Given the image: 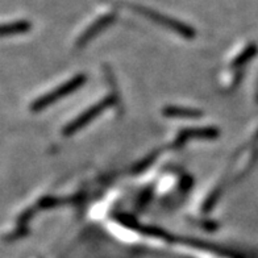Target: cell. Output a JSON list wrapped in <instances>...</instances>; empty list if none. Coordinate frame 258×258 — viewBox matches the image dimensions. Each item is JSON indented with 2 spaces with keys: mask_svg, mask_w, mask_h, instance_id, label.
<instances>
[{
  "mask_svg": "<svg viewBox=\"0 0 258 258\" xmlns=\"http://www.w3.org/2000/svg\"><path fill=\"white\" fill-rule=\"evenodd\" d=\"M27 28H28L27 23H24V21H17V23L10 25V27H8V25H4L3 31H7V29H10V33H16V32L25 31Z\"/></svg>",
  "mask_w": 258,
  "mask_h": 258,
  "instance_id": "6da1fadb",
  "label": "cell"
}]
</instances>
